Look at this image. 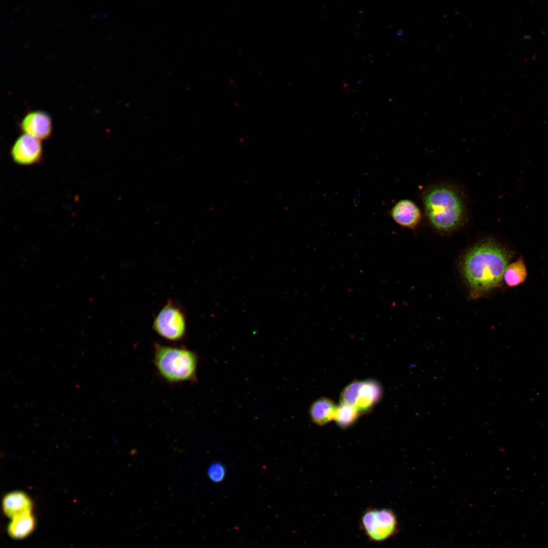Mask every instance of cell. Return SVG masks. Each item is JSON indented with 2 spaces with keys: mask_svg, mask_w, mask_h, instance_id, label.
I'll return each instance as SVG.
<instances>
[{
  "mask_svg": "<svg viewBox=\"0 0 548 548\" xmlns=\"http://www.w3.org/2000/svg\"><path fill=\"white\" fill-rule=\"evenodd\" d=\"M527 276L525 264L522 258L520 257L516 261L508 264L504 270L503 279L508 286L515 287L523 283Z\"/></svg>",
  "mask_w": 548,
  "mask_h": 548,
  "instance_id": "4fadbf2b",
  "label": "cell"
},
{
  "mask_svg": "<svg viewBox=\"0 0 548 548\" xmlns=\"http://www.w3.org/2000/svg\"><path fill=\"white\" fill-rule=\"evenodd\" d=\"M8 526V533L14 538H22L27 536L35 527V519L30 513L19 516L12 519Z\"/></svg>",
  "mask_w": 548,
  "mask_h": 548,
  "instance_id": "7c38bea8",
  "label": "cell"
},
{
  "mask_svg": "<svg viewBox=\"0 0 548 548\" xmlns=\"http://www.w3.org/2000/svg\"><path fill=\"white\" fill-rule=\"evenodd\" d=\"M362 525L371 539L382 541L394 533L397 521L394 513L389 509H371L363 515Z\"/></svg>",
  "mask_w": 548,
  "mask_h": 548,
  "instance_id": "8992f818",
  "label": "cell"
},
{
  "mask_svg": "<svg viewBox=\"0 0 548 548\" xmlns=\"http://www.w3.org/2000/svg\"><path fill=\"white\" fill-rule=\"evenodd\" d=\"M11 155L13 160L21 165L39 162L43 156L41 141L23 133L13 144Z\"/></svg>",
  "mask_w": 548,
  "mask_h": 548,
  "instance_id": "52a82bcc",
  "label": "cell"
},
{
  "mask_svg": "<svg viewBox=\"0 0 548 548\" xmlns=\"http://www.w3.org/2000/svg\"><path fill=\"white\" fill-rule=\"evenodd\" d=\"M337 406L327 398H320L314 401L309 408L313 422L319 426L326 425L334 419Z\"/></svg>",
  "mask_w": 548,
  "mask_h": 548,
  "instance_id": "8fae6325",
  "label": "cell"
},
{
  "mask_svg": "<svg viewBox=\"0 0 548 548\" xmlns=\"http://www.w3.org/2000/svg\"><path fill=\"white\" fill-rule=\"evenodd\" d=\"M422 201L429 223L439 232L452 231L465 220L464 195L455 186L439 184L429 187L423 192Z\"/></svg>",
  "mask_w": 548,
  "mask_h": 548,
  "instance_id": "7a4b0ae2",
  "label": "cell"
},
{
  "mask_svg": "<svg viewBox=\"0 0 548 548\" xmlns=\"http://www.w3.org/2000/svg\"><path fill=\"white\" fill-rule=\"evenodd\" d=\"M225 469L220 463H213L209 467L207 474L209 478L215 483L221 482L225 476Z\"/></svg>",
  "mask_w": 548,
  "mask_h": 548,
  "instance_id": "9a60e30c",
  "label": "cell"
},
{
  "mask_svg": "<svg viewBox=\"0 0 548 548\" xmlns=\"http://www.w3.org/2000/svg\"><path fill=\"white\" fill-rule=\"evenodd\" d=\"M390 214L399 226L410 229L417 227L422 217L421 211L416 204L407 199L396 202L391 209Z\"/></svg>",
  "mask_w": 548,
  "mask_h": 548,
  "instance_id": "9c48e42d",
  "label": "cell"
},
{
  "mask_svg": "<svg viewBox=\"0 0 548 548\" xmlns=\"http://www.w3.org/2000/svg\"><path fill=\"white\" fill-rule=\"evenodd\" d=\"M381 385L373 380L356 381L343 390L340 403L353 407L360 414L369 411L380 399Z\"/></svg>",
  "mask_w": 548,
  "mask_h": 548,
  "instance_id": "5b68a950",
  "label": "cell"
},
{
  "mask_svg": "<svg viewBox=\"0 0 548 548\" xmlns=\"http://www.w3.org/2000/svg\"><path fill=\"white\" fill-rule=\"evenodd\" d=\"M512 253L492 239L484 240L464 254L460 271L472 300L486 296L499 287Z\"/></svg>",
  "mask_w": 548,
  "mask_h": 548,
  "instance_id": "6da1fadb",
  "label": "cell"
},
{
  "mask_svg": "<svg viewBox=\"0 0 548 548\" xmlns=\"http://www.w3.org/2000/svg\"><path fill=\"white\" fill-rule=\"evenodd\" d=\"M152 328L160 336L167 340L180 341L186 333L185 313L179 306L169 301L155 317Z\"/></svg>",
  "mask_w": 548,
  "mask_h": 548,
  "instance_id": "277c9868",
  "label": "cell"
},
{
  "mask_svg": "<svg viewBox=\"0 0 548 548\" xmlns=\"http://www.w3.org/2000/svg\"><path fill=\"white\" fill-rule=\"evenodd\" d=\"M153 362L159 374L168 383L197 381L198 356L194 352L155 343Z\"/></svg>",
  "mask_w": 548,
  "mask_h": 548,
  "instance_id": "3957f363",
  "label": "cell"
},
{
  "mask_svg": "<svg viewBox=\"0 0 548 548\" xmlns=\"http://www.w3.org/2000/svg\"><path fill=\"white\" fill-rule=\"evenodd\" d=\"M19 126L23 134L40 141L49 138L52 131V122L50 116L45 112L40 110L27 113L21 120Z\"/></svg>",
  "mask_w": 548,
  "mask_h": 548,
  "instance_id": "ba28073f",
  "label": "cell"
},
{
  "mask_svg": "<svg viewBox=\"0 0 548 548\" xmlns=\"http://www.w3.org/2000/svg\"><path fill=\"white\" fill-rule=\"evenodd\" d=\"M359 414L353 407L340 403L337 406L334 420L339 426L346 428L356 421Z\"/></svg>",
  "mask_w": 548,
  "mask_h": 548,
  "instance_id": "5bb4252c",
  "label": "cell"
},
{
  "mask_svg": "<svg viewBox=\"0 0 548 548\" xmlns=\"http://www.w3.org/2000/svg\"><path fill=\"white\" fill-rule=\"evenodd\" d=\"M3 507L6 515L13 519L19 516L30 513L32 503L29 497L24 492L14 491L4 497Z\"/></svg>",
  "mask_w": 548,
  "mask_h": 548,
  "instance_id": "30bf717a",
  "label": "cell"
}]
</instances>
